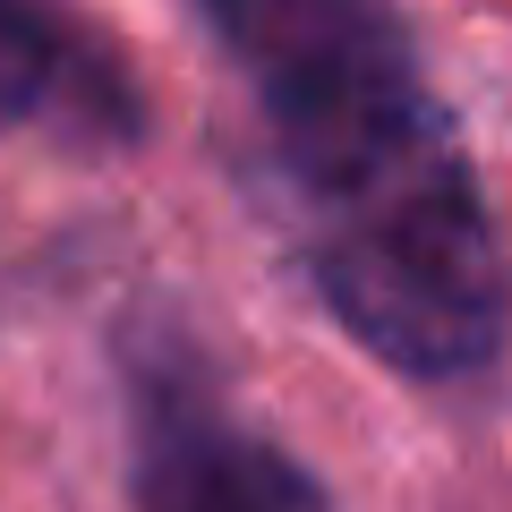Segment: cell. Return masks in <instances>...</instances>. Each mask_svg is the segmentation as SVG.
Listing matches in <instances>:
<instances>
[{
  "instance_id": "3957f363",
  "label": "cell",
  "mask_w": 512,
  "mask_h": 512,
  "mask_svg": "<svg viewBox=\"0 0 512 512\" xmlns=\"http://www.w3.org/2000/svg\"><path fill=\"white\" fill-rule=\"evenodd\" d=\"M137 504L146 512H325V495L291 453L239 436L222 419H163L146 444Z\"/></svg>"
},
{
  "instance_id": "6da1fadb",
  "label": "cell",
  "mask_w": 512,
  "mask_h": 512,
  "mask_svg": "<svg viewBox=\"0 0 512 512\" xmlns=\"http://www.w3.org/2000/svg\"><path fill=\"white\" fill-rule=\"evenodd\" d=\"M316 274L325 299L376 359L410 376H470L512 325V274L487 231L470 171L444 137L393 154L350 188H325Z\"/></svg>"
},
{
  "instance_id": "277c9868",
  "label": "cell",
  "mask_w": 512,
  "mask_h": 512,
  "mask_svg": "<svg viewBox=\"0 0 512 512\" xmlns=\"http://www.w3.org/2000/svg\"><path fill=\"white\" fill-rule=\"evenodd\" d=\"M69 60H77L69 35L43 18L35 0H0V128H18V120H35V111H52L60 94L77 86Z\"/></svg>"
},
{
  "instance_id": "7a4b0ae2",
  "label": "cell",
  "mask_w": 512,
  "mask_h": 512,
  "mask_svg": "<svg viewBox=\"0 0 512 512\" xmlns=\"http://www.w3.org/2000/svg\"><path fill=\"white\" fill-rule=\"evenodd\" d=\"M214 18L248 60L308 197L350 188L393 154L444 137L419 60L376 0H214Z\"/></svg>"
}]
</instances>
